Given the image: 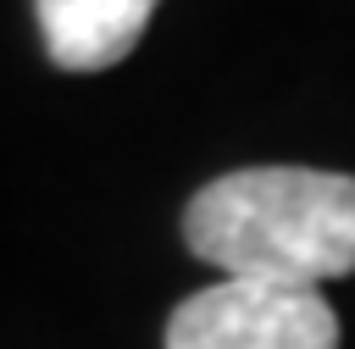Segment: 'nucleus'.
Here are the masks:
<instances>
[{"label":"nucleus","mask_w":355,"mask_h":349,"mask_svg":"<svg viewBox=\"0 0 355 349\" xmlns=\"http://www.w3.org/2000/svg\"><path fill=\"white\" fill-rule=\"evenodd\" d=\"M44 50L61 72L116 66L150 28L161 0H33Z\"/></svg>","instance_id":"7ed1b4c3"},{"label":"nucleus","mask_w":355,"mask_h":349,"mask_svg":"<svg viewBox=\"0 0 355 349\" xmlns=\"http://www.w3.org/2000/svg\"><path fill=\"white\" fill-rule=\"evenodd\" d=\"M183 244L222 277L316 288L355 271V177L311 166H244L183 211Z\"/></svg>","instance_id":"f257e3e1"},{"label":"nucleus","mask_w":355,"mask_h":349,"mask_svg":"<svg viewBox=\"0 0 355 349\" xmlns=\"http://www.w3.org/2000/svg\"><path fill=\"white\" fill-rule=\"evenodd\" d=\"M166 349H338V316L316 288L222 277L172 310Z\"/></svg>","instance_id":"f03ea898"}]
</instances>
